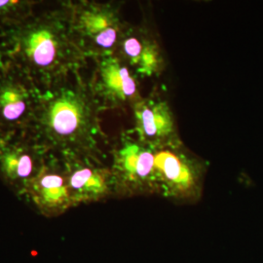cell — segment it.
Wrapping results in <instances>:
<instances>
[{"instance_id":"277c9868","label":"cell","mask_w":263,"mask_h":263,"mask_svg":"<svg viewBox=\"0 0 263 263\" xmlns=\"http://www.w3.org/2000/svg\"><path fill=\"white\" fill-rule=\"evenodd\" d=\"M156 151L139 141L133 132L122 131L115 138L110 147L115 197L161 195Z\"/></svg>"},{"instance_id":"9c48e42d","label":"cell","mask_w":263,"mask_h":263,"mask_svg":"<svg viewBox=\"0 0 263 263\" xmlns=\"http://www.w3.org/2000/svg\"><path fill=\"white\" fill-rule=\"evenodd\" d=\"M133 133L139 141L154 151L183 146L175 113L169 101L154 90L143 97L133 109Z\"/></svg>"},{"instance_id":"3957f363","label":"cell","mask_w":263,"mask_h":263,"mask_svg":"<svg viewBox=\"0 0 263 263\" xmlns=\"http://www.w3.org/2000/svg\"><path fill=\"white\" fill-rule=\"evenodd\" d=\"M70 25L76 41L91 61L114 55L129 23L119 1L67 0Z\"/></svg>"},{"instance_id":"7a4b0ae2","label":"cell","mask_w":263,"mask_h":263,"mask_svg":"<svg viewBox=\"0 0 263 263\" xmlns=\"http://www.w3.org/2000/svg\"><path fill=\"white\" fill-rule=\"evenodd\" d=\"M103 112L88 78L78 72L42 91L28 132L60 158L104 160L107 136L101 125Z\"/></svg>"},{"instance_id":"5b68a950","label":"cell","mask_w":263,"mask_h":263,"mask_svg":"<svg viewBox=\"0 0 263 263\" xmlns=\"http://www.w3.org/2000/svg\"><path fill=\"white\" fill-rule=\"evenodd\" d=\"M51 153L28 132L0 136V180L20 199Z\"/></svg>"},{"instance_id":"52a82bcc","label":"cell","mask_w":263,"mask_h":263,"mask_svg":"<svg viewBox=\"0 0 263 263\" xmlns=\"http://www.w3.org/2000/svg\"><path fill=\"white\" fill-rule=\"evenodd\" d=\"M155 166L162 196L179 201L197 200L201 196L207 166L184 145L156 151Z\"/></svg>"},{"instance_id":"5bb4252c","label":"cell","mask_w":263,"mask_h":263,"mask_svg":"<svg viewBox=\"0 0 263 263\" xmlns=\"http://www.w3.org/2000/svg\"><path fill=\"white\" fill-rule=\"evenodd\" d=\"M9 60H8L6 49H5L4 43H3L1 29H0V77L3 76V73L5 72V70L9 66Z\"/></svg>"},{"instance_id":"8fae6325","label":"cell","mask_w":263,"mask_h":263,"mask_svg":"<svg viewBox=\"0 0 263 263\" xmlns=\"http://www.w3.org/2000/svg\"><path fill=\"white\" fill-rule=\"evenodd\" d=\"M66 172L73 208L115 197L110 166L104 160L86 156L61 158Z\"/></svg>"},{"instance_id":"4fadbf2b","label":"cell","mask_w":263,"mask_h":263,"mask_svg":"<svg viewBox=\"0 0 263 263\" xmlns=\"http://www.w3.org/2000/svg\"><path fill=\"white\" fill-rule=\"evenodd\" d=\"M43 2L33 0H0V28L19 24L34 13Z\"/></svg>"},{"instance_id":"ba28073f","label":"cell","mask_w":263,"mask_h":263,"mask_svg":"<svg viewBox=\"0 0 263 263\" xmlns=\"http://www.w3.org/2000/svg\"><path fill=\"white\" fill-rule=\"evenodd\" d=\"M41 94L27 74L9 64L0 77V136L28 131Z\"/></svg>"},{"instance_id":"6da1fadb","label":"cell","mask_w":263,"mask_h":263,"mask_svg":"<svg viewBox=\"0 0 263 263\" xmlns=\"http://www.w3.org/2000/svg\"><path fill=\"white\" fill-rule=\"evenodd\" d=\"M0 29L10 64L42 91L82 72L90 61L73 35L67 0Z\"/></svg>"},{"instance_id":"8992f818","label":"cell","mask_w":263,"mask_h":263,"mask_svg":"<svg viewBox=\"0 0 263 263\" xmlns=\"http://www.w3.org/2000/svg\"><path fill=\"white\" fill-rule=\"evenodd\" d=\"M91 61L94 67L88 82L104 112L132 110L143 98L141 79L115 55L99 57Z\"/></svg>"},{"instance_id":"30bf717a","label":"cell","mask_w":263,"mask_h":263,"mask_svg":"<svg viewBox=\"0 0 263 263\" xmlns=\"http://www.w3.org/2000/svg\"><path fill=\"white\" fill-rule=\"evenodd\" d=\"M114 55L140 79L158 78L167 68V59L158 36L145 23H129Z\"/></svg>"},{"instance_id":"7c38bea8","label":"cell","mask_w":263,"mask_h":263,"mask_svg":"<svg viewBox=\"0 0 263 263\" xmlns=\"http://www.w3.org/2000/svg\"><path fill=\"white\" fill-rule=\"evenodd\" d=\"M22 199L39 215L53 218L73 208L63 161L51 154L46 165L28 184Z\"/></svg>"}]
</instances>
